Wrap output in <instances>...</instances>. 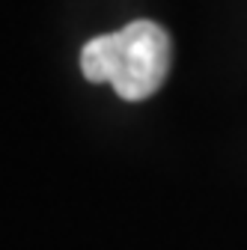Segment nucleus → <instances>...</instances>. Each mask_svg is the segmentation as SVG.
<instances>
[{
  "instance_id": "1",
  "label": "nucleus",
  "mask_w": 247,
  "mask_h": 250,
  "mask_svg": "<svg viewBox=\"0 0 247 250\" xmlns=\"http://www.w3.org/2000/svg\"><path fill=\"white\" fill-rule=\"evenodd\" d=\"M173 42L155 21H131L116 33L89 39L81 51V72L89 83H110L119 99L143 102L170 75Z\"/></svg>"
}]
</instances>
